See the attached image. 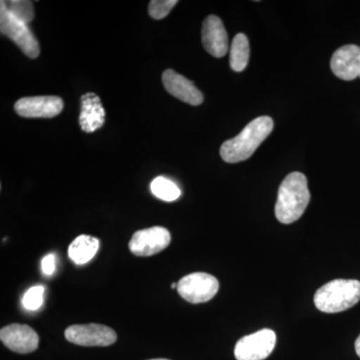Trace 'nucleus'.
<instances>
[{
	"mask_svg": "<svg viewBox=\"0 0 360 360\" xmlns=\"http://www.w3.org/2000/svg\"><path fill=\"white\" fill-rule=\"evenodd\" d=\"M310 201L307 179L302 172L288 174L279 186L276 217L281 224H290L300 219Z\"/></svg>",
	"mask_w": 360,
	"mask_h": 360,
	"instance_id": "obj_1",
	"label": "nucleus"
},
{
	"mask_svg": "<svg viewBox=\"0 0 360 360\" xmlns=\"http://www.w3.org/2000/svg\"><path fill=\"white\" fill-rule=\"evenodd\" d=\"M274 129V120L269 116H259L248 123L243 131L229 139L220 148V155L227 163H238L248 160L258 146Z\"/></svg>",
	"mask_w": 360,
	"mask_h": 360,
	"instance_id": "obj_2",
	"label": "nucleus"
},
{
	"mask_svg": "<svg viewBox=\"0 0 360 360\" xmlns=\"http://www.w3.org/2000/svg\"><path fill=\"white\" fill-rule=\"evenodd\" d=\"M360 300V281L335 279L324 284L314 295L316 309L326 314H338L352 309Z\"/></svg>",
	"mask_w": 360,
	"mask_h": 360,
	"instance_id": "obj_3",
	"label": "nucleus"
},
{
	"mask_svg": "<svg viewBox=\"0 0 360 360\" xmlns=\"http://www.w3.org/2000/svg\"><path fill=\"white\" fill-rule=\"evenodd\" d=\"M0 32L13 40L21 51L30 58H39L40 49L28 25L14 18L6 9L4 1L0 2Z\"/></svg>",
	"mask_w": 360,
	"mask_h": 360,
	"instance_id": "obj_4",
	"label": "nucleus"
},
{
	"mask_svg": "<svg viewBox=\"0 0 360 360\" xmlns=\"http://www.w3.org/2000/svg\"><path fill=\"white\" fill-rule=\"evenodd\" d=\"M219 290V283L212 274L194 272L182 277L177 283V291L184 300L191 303L210 302Z\"/></svg>",
	"mask_w": 360,
	"mask_h": 360,
	"instance_id": "obj_5",
	"label": "nucleus"
},
{
	"mask_svg": "<svg viewBox=\"0 0 360 360\" xmlns=\"http://www.w3.org/2000/svg\"><path fill=\"white\" fill-rule=\"evenodd\" d=\"M276 345V335L269 328L246 335L236 343L234 355L238 360H264Z\"/></svg>",
	"mask_w": 360,
	"mask_h": 360,
	"instance_id": "obj_6",
	"label": "nucleus"
},
{
	"mask_svg": "<svg viewBox=\"0 0 360 360\" xmlns=\"http://www.w3.org/2000/svg\"><path fill=\"white\" fill-rule=\"evenodd\" d=\"M65 338L82 347H108L117 340L112 328L103 324H75L65 330Z\"/></svg>",
	"mask_w": 360,
	"mask_h": 360,
	"instance_id": "obj_7",
	"label": "nucleus"
},
{
	"mask_svg": "<svg viewBox=\"0 0 360 360\" xmlns=\"http://www.w3.org/2000/svg\"><path fill=\"white\" fill-rule=\"evenodd\" d=\"M170 232L165 227L155 226L135 232L129 241V250L136 257L158 255L169 245Z\"/></svg>",
	"mask_w": 360,
	"mask_h": 360,
	"instance_id": "obj_8",
	"label": "nucleus"
},
{
	"mask_svg": "<svg viewBox=\"0 0 360 360\" xmlns=\"http://www.w3.org/2000/svg\"><path fill=\"white\" fill-rule=\"evenodd\" d=\"M18 115L25 118H52L63 110V101L58 96L23 97L14 104Z\"/></svg>",
	"mask_w": 360,
	"mask_h": 360,
	"instance_id": "obj_9",
	"label": "nucleus"
},
{
	"mask_svg": "<svg viewBox=\"0 0 360 360\" xmlns=\"http://www.w3.org/2000/svg\"><path fill=\"white\" fill-rule=\"evenodd\" d=\"M0 340L11 352L20 354H30L39 347L37 331L26 324H9L0 330Z\"/></svg>",
	"mask_w": 360,
	"mask_h": 360,
	"instance_id": "obj_10",
	"label": "nucleus"
},
{
	"mask_svg": "<svg viewBox=\"0 0 360 360\" xmlns=\"http://www.w3.org/2000/svg\"><path fill=\"white\" fill-rule=\"evenodd\" d=\"M201 39L205 51L214 58H224L229 51V35L217 16L210 15L203 21Z\"/></svg>",
	"mask_w": 360,
	"mask_h": 360,
	"instance_id": "obj_11",
	"label": "nucleus"
},
{
	"mask_svg": "<svg viewBox=\"0 0 360 360\" xmlns=\"http://www.w3.org/2000/svg\"><path fill=\"white\" fill-rule=\"evenodd\" d=\"M330 68L340 79L350 82L360 78V47L347 44L338 49L331 58Z\"/></svg>",
	"mask_w": 360,
	"mask_h": 360,
	"instance_id": "obj_12",
	"label": "nucleus"
},
{
	"mask_svg": "<svg viewBox=\"0 0 360 360\" xmlns=\"http://www.w3.org/2000/svg\"><path fill=\"white\" fill-rule=\"evenodd\" d=\"M162 82L165 89L179 101L191 105H200L203 103V94L200 90L193 82L174 70H165L162 75Z\"/></svg>",
	"mask_w": 360,
	"mask_h": 360,
	"instance_id": "obj_13",
	"label": "nucleus"
},
{
	"mask_svg": "<svg viewBox=\"0 0 360 360\" xmlns=\"http://www.w3.org/2000/svg\"><path fill=\"white\" fill-rule=\"evenodd\" d=\"M82 110H80L79 124L86 134H91L101 129L105 122L104 110L101 98L94 92H89L82 96Z\"/></svg>",
	"mask_w": 360,
	"mask_h": 360,
	"instance_id": "obj_14",
	"label": "nucleus"
},
{
	"mask_svg": "<svg viewBox=\"0 0 360 360\" xmlns=\"http://www.w3.org/2000/svg\"><path fill=\"white\" fill-rule=\"evenodd\" d=\"M99 250V240L89 236H79L71 243L68 257L75 264H87Z\"/></svg>",
	"mask_w": 360,
	"mask_h": 360,
	"instance_id": "obj_15",
	"label": "nucleus"
},
{
	"mask_svg": "<svg viewBox=\"0 0 360 360\" xmlns=\"http://www.w3.org/2000/svg\"><path fill=\"white\" fill-rule=\"evenodd\" d=\"M250 49L248 37L243 33H238L232 40L231 46V66L234 71H243L250 61Z\"/></svg>",
	"mask_w": 360,
	"mask_h": 360,
	"instance_id": "obj_16",
	"label": "nucleus"
},
{
	"mask_svg": "<svg viewBox=\"0 0 360 360\" xmlns=\"http://www.w3.org/2000/svg\"><path fill=\"white\" fill-rule=\"evenodd\" d=\"M151 193L161 200L174 201L181 195V191L174 181L167 177L158 176L150 184Z\"/></svg>",
	"mask_w": 360,
	"mask_h": 360,
	"instance_id": "obj_17",
	"label": "nucleus"
},
{
	"mask_svg": "<svg viewBox=\"0 0 360 360\" xmlns=\"http://www.w3.org/2000/svg\"><path fill=\"white\" fill-rule=\"evenodd\" d=\"M7 11H9L14 18L22 22H32L34 18V8L32 1L27 0H11V1H4Z\"/></svg>",
	"mask_w": 360,
	"mask_h": 360,
	"instance_id": "obj_18",
	"label": "nucleus"
},
{
	"mask_svg": "<svg viewBox=\"0 0 360 360\" xmlns=\"http://www.w3.org/2000/svg\"><path fill=\"white\" fill-rule=\"evenodd\" d=\"M44 288L42 285H35L26 291L22 297V305L25 309H39L44 304Z\"/></svg>",
	"mask_w": 360,
	"mask_h": 360,
	"instance_id": "obj_19",
	"label": "nucleus"
},
{
	"mask_svg": "<svg viewBox=\"0 0 360 360\" xmlns=\"http://www.w3.org/2000/svg\"><path fill=\"white\" fill-rule=\"evenodd\" d=\"M177 4H179V1H176V0H153L149 4V15L153 20H162V18H167Z\"/></svg>",
	"mask_w": 360,
	"mask_h": 360,
	"instance_id": "obj_20",
	"label": "nucleus"
},
{
	"mask_svg": "<svg viewBox=\"0 0 360 360\" xmlns=\"http://www.w3.org/2000/svg\"><path fill=\"white\" fill-rule=\"evenodd\" d=\"M56 258L53 253H51V255H46V257L42 259L41 269L45 276H52V274H54V271H56Z\"/></svg>",
	"mask_w": 360,
	"mask_h": 360,
	"instance_id": "obj_21",
	"label": "nucleus"
},
{
	"mask_svg": "<svg viewBox=\"0 0 360 360\" xmlns=\"http://www.w3.org/2000/svg\"><path fill=\"white\" fill-rule=\"evenodd\" d=\"M355 352H356L357 355L360 357V335L357 338L356 341H355Z\"/></svg>",
	"mask_w": 360,
	"mask_h": 360,
	"instance_id": "obj_22",
	"label": "nucleus"
},
{
	"mask_svg": "<svg viewBox=\"0 0 360 360\" xmlns=\"http://www.w3.org/2000/svg\"><path fill=\"white\" fill-rule=\"evenodd\" d=\"M149 360H169V359H149Z\"/></svg>",
	"mask_w": 360,
	"mask_h": 360,
	"instance_id": "obj_23",
	"label": "nucleus"
}]
</instances>
